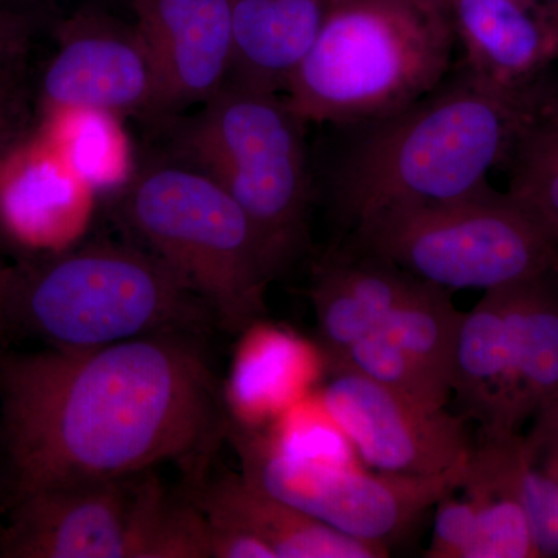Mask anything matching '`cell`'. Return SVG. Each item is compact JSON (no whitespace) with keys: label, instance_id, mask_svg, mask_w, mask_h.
Wrapping results in <instances>:
<instances>
[{"label":"cell","instance_id":"obj_1","mask_svg":"<svg viewBox=\"0 0 558 558\" xmlns=\"http://www.w3.org/2000/svg\"><path fill=\"white\" fill-rule=\"evenodd\" d=\"M0 409L14 501L197 457L229 429L190 332L0 359Z\"/></svg>","mask_w":558,"mask_h":558},{"label":"cell","instance_id":"obj_2","mask_svg":"<svg viewBox=\"0 0 558 558\" xmlns=\"http://www.w3.org/2000/svg\"><path fill=\"white\" fill-rule=\"evenodd\" d=\"M537 119L531 102L488 89L459 68L405 109L341 126L349 134L326 174L333 216L352 231L388 209L486 189Z\"/></svg>","mask_w":558,"mask_h":558},{"label":"cell","instance_id":"obj_3","mask_svg":"<svg viewBox=\"0 0 558 558\" xmlns=\"http://www.w3.org/2000/svg\"><path fill=\"white\" fill-rule=\"evenodd\" d=\"M457 49L446 0H330L282 97L306 126L381 119L435 90Z\"/></svg>","mask_w":558,"mask_h":558},{"label":"cell","instance_id":"obj_4","mask_svg":"<svg viewBox=\"0 0 558 558\" xmlns=\"http://www.w3.org/2000/svg\"><path fill=\"white\" fill-rule=\"evenodd\" d=\"M304 131L281 94L229 80L175 134L180 161L216 180L245 213L274 279L310 241L315 183Z\"/></svg>","mask_w":558,"mask_h":558},{"label":"cell","instance_id":"obj_5","mask_svg":"<svg viewBox=\"0 0 558 558\" xmlns=\"http://www.w3.org/2000/svg\"><path fill=\"white\" fill-rule=\"evenodd\" d=\"M14 322L64 351L165 332H196L211 311L149 250L92 244L22 269Z\"/></svg>","mask_w":558,"mask_h":558},{"label":"cell","instance_id":"obj_6","mask_svg":"<svg viewBox=\"0 0 558 558\" xmlns=\"http://www.w3.org/2000/svg\"><path fill=\"white\" fill-rule=\"evenodd\" d=\"M121 215L223 329L244 332L266 315L274 275L258 236L205 172L183 161L142 168L121 191Z\"/></svg>","mask_w":558,"mask_h":558},{"label":"cell","instance_id":"obj_7","mask_svg":"<svg viewBox=\"0 0 558 558\" xmlns=\"http://www.w3.org/2000/svg\"><path fill=\"white\" fill-rule=\"evenodd\" d=\"M349 245L439 288H505L558 270V252L508 193L486 189L363 220Z\"/></svg>","mask_w":558,"mask_h":558},{"label":"cell","instance_id":"obj_8","mask_svg":"<svg viewBox=\"0 0 558 558\" xmlns=\"http://www.w3.org/2000/svg\"><path fill=\"white\" fill-rule=\"evenodd\" d=\"M229 432L250 483L343 534L385 546L461 486L468 470L469 458L438 475L366 473L284 449L256 427L231 422Z\"/></svg>","mask_w":558,"mask_h":558},{"label":"cell","instance_id":"obj_9","mask_svg":"<svg viewBox=\"0 0 558 558\" xmlns=\"http://www.w3.org/2000/svg\"><path fill=\"white\" fill-rule=\"evenodd\" d=\"M163 490L153 473L16 499L0 535L9 558H143Z\"/></svg>","mask_w":558,"mask_h":558},{"label":"cell","instance_id":"obj_10","mask_svg":"<svg viewBox=\"0 0 558 558\" xmlns=\"http://www.w3.org/2000/svg\"><path fill=\"white\" fill-rule=\"evenodd\" d=\"M546 391L542 347L519 289L486 290L459 326L453 395L461 416L480 432L513 435L537 416Z\"/></svg>","mask_w":558,"mask_h":558},{"label":"cell","instance_id":"obj_11","mask_svg":"<svg viewBox=\"0 0 558 558\" xmlns=\"http://www.w3.org/2000/svg\"><path fill=\"white\" fill-rule=\"evenodd\" d=\"M43 81V112L94 108L117 116H168L156 61L135 24L81 9L57 28Z\"/></svg>","mask_w":558,"mask_h":558},{"label":"cell","instance_id":"obj_12","mask_svg":"<svg viewBox=\"0 0 558 558\" xmlns=\"http://www.w3.org/2000/svg\"><path fill=\"white\" fill-rule=\"evenodd\" d=\"M318 400L363 461L379 472L438 475L472 450L464 417L418 405L360 374L332 373Z\"/></svg>","mask_w":558,"mask_h":558},{"label":"cell","instance_id":"obj_13","mask_svg":"<svg viewBox=\"0 0 558 558\" xmlns=\"http://www.w3.org/2000/svg\"><path fill=\"white\" fill-rule=\"evenodd\" d=\"M462 315L450 290L422 281L379 328L329 368L379 381L427 409H447Z\"/></svg>","mask_w":558,"mask_h":558},{"label":"cell","instance_id":"obj_14","mask_svg":"<svg viewBox=\"0 0 558 558\" xmlns=\"http://www.w3.org/2000/svg\"><path fill=\"white\" fill-rule=\"evenodd\" d=\"M461 69L488 89L538 110L558 61L557 0H446Z\"/></svg>","mask_w":558,"mask_h":558},{"label":"cell","instance_id":"obj_15","mask_svg":"<svg viewBox=\"0 0 558 558\" xmlns=\"http://www.w3.org/2000/svg\"><path fill=\"white\" fill-rule=\"evenodd\" d=\"M156 61L168 116L205 102L233 61L229 0H126Z\"/></svg>","mask_w":558,"mask_h":558},{"label":"cell","instance_id":"obj_16","mask_svg":"<svg viewBox=\"0 0 558 558\" xmlns=\"http://www.w3.org/2000/svg\"><path fill=\"white\" fill-rule=\"evenodd\" d=\"M98 193L43 135H25L0 160L2 230L24 247L65 252L94 215Z\"/></svg>","mask_w":558,"mask_h":558},{"label":"cell","instance_id":"obj_17","mask_svg":"<svg viewBox=\"0 0 558 558\" xmlns=\"http://www.w3.org/2000/svg\"><path fill=\"white\" fill-rule=\"evenodd\" d=\"M422 279L352 247L332 248L315 263L310 296L326 365L374 332Z\"/></svg>","mask_w":558,"mask_h":558},{"label":"cell","instance_id":"obj_18","mask_svg":"<svg viewBox=\"0 0 558 558\" xmlns=\"http://www.w3.org/2000/svg\"><path fill=\"white\" fill-rule=\"evenodd\" d=\"M194 502L205 519L255 535L277 558L388 557V546L343 534L267 494L242 473L213 481Z\"/></svg>","mask_w":558,"mask_h":558},{"label":"cell","instance_id":"obj_19","mask_svg":"<svg viewBox=\"0 0 558 558\" xmlns=\"http://www.w3.org/2000/svg\"><path fill=\"white\" fill-rule=\"evenodd\" d=\"M230 81L281 94L322 31L330 0H229ZM227 80V81H229Z\"/></svg>","mask_w":558,"mask_h":558},{"label":"cell","instance_id":"obj_20","mask_svg":"<svg viewBox=\"0 0 558 558\" xmlns=\"http://www.w3.org/2000/svg\"><path fill=\"white\" fill-rule=\"evenodd\" d=\"M520 439L478 433L472 444L462 494L475 509L465 558H538L520 484Z\"/></svg>","mask_w":558,"mask_h":558},{"label":"cell","instance_id":"obj_21","mask_svg":"<svg viewBox=\"0 0 558 558\" xmlns=\"http://www.w3.org/2000/svg\"><path fill=\"white\" fill-rule=\"evenodd\" d=\"M245 329L244 343L234 360L229 388L223 391L227 409L236 424L255 427L263 418L288 410L292 400L300 398L310 368L293 363L306 360L296 340L260 322Z\"/></svg>","mask_w":558,"mask_h":558},{"label":"cell","instance_id":"obj_22","mask_svg":"<svg viewBox=\"0 0 558 558\" xmlns=\"http://www.w3.org/2000/svg\"><path fill=\"white\" fill-rule=\"evenodd\" d=\"M38 132L98 194L123 191L137 174L124 117L94 108L49 110Z\"/></svg>","mask_w":558,"mask_h":558},{"label":"cell","instance_id":"obj_23","mask_svg":"<svg viewBox=\"0 0 558 558\" xmlns=\"http://www.w3.org/2000/svg\"><path fill=\"white\" fill-rule=\"evenodd\" d=\"M520 484L539 557L558 556V403L521 435Z\"/></svg>","mask_w":558,"mask_h":558},{"label":"cell","instance_id":"obj_24","mask_svg":"<svg viewBox=\"0 0 558 558\" xmlns=\"http://www.w3.org/2000/svg\"><path fill=\"white\" fill-rule=\"evenodd\" d=\"M508 194L558 252V126L535 120L510 154Z\"/></svg>","mask_w":558,"mask_h":558},{"label":"cell","instance_id":"obj_25","mask_svg":"<svg viewBox=\"0 0 558 558\" xmlns=\"http://www.w3.org/2000/svg\"><path fill=\"white\" fill-rule=\"evenodd\" d=\"M475 509L464 494L457 497V488L436 505L435 531L425 557L465 558L473 534Z\"/></svg>","mask_w":558,"mask_h":558},{"label":"cell","instance_id":"obj_26","mask_svg":"<svg viewBox=\"0 0 558 558\" xmlns=\"http://www.w3.org/2000/svg\"><path fill=\"white\" fill-rule=\"evenodd\" d=\"M35 14L0 11V105L22 87V65L27 54Z\"/></svg>","mask_w":558,"mask_h":558},{"label":"cell","instance_id":"obj_27","mask_svg":"<svg viewBox=\"0 0 558 558\" xmlns=\"http://www.w3.org/2000/svg\"><path fill=\"white\" fill-rule=\"evenodd\" d=\"M211 558H277L255 535L231 524L207 520Z\"/></svg>","mask_w":558,"mask_h":558},{"label":"cell","instance_id":"obj_28","mask_svg":"<svg viewBox=\"0 0 558 558\" xmlns=\"http://www.w3.org/2000/svg\"><path fill=\"white\" fill-rule=\"evenodd\" d=\"M21 267L0 263V347L14 323L13 304Z\"/></svg>","mask_w":558,"mask_h":558},{"label":"cell","instance_id":"obj_29","mask_svg":"<svg viewBox=\"0 0 558 558\" xmlns=\"http://www.w3.org/2000/svg\"><path fill=\"white\" fill-rule=\"evenodd\" d=\"M538 119L558 126V84L553 90L543 94L538 105Z\"/></svg>","mask_w":558,"mask_h":558},{"label":"cell","instance_id":"obj_30","mask_svg":"<svg viewBox=\"0 0 558 558\" xmlns=\"http://www.w3.org/2000/svg\"><path fill=\"white\" fill-rule=\"evenodd\" d=\"M53 2H57V0H0V11L33 13V9H35V7L47 5V3Z\"/></svg>","mask_w":558,"mask_h":558},{"label":"cell","instance_id":"obj_31","mask_svg":"<svg viewBox=\"0 0 558 558\" xmlns=\"http://www.w3.org/2000/svg\"><path fill=\"white\" fill-rule=\"evenodd\" d=\"M2 160V159H0ZM0 230H2V218H0Z\"/></svg>","mask_w":558,"mask_h":558},{"label":"cell","instance_id":"obj_32","mask_svg":"<svg viewBox=\"0 0 558 558\" xmlns=\"http://www.w3.org/2000/svg\"><path fill=\"white\" fill-rule=\"evenodd\" d=\"M557 3H558V0H557Z\"/></svg>","mask_w":558,"mask_h":558}]
</instances>
